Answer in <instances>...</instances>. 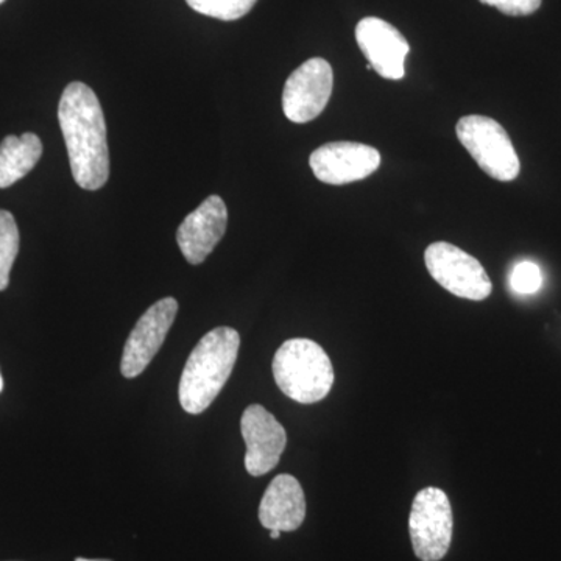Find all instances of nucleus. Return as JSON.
<instances>
[{"label": "nucleus", "mask_w": 561, "mask_h": 561, "mask_svg": "<svg viewBox=\"0 0 561 561\" xmlns=\"http://www.w3.org/2000/svg\"><path fill=\"white\" fill-rule=\"evenodd\" d=\"M58 121L70 171L81 190L98 191L110 179V150L101 102L88 84L73 81L62 91Z\"/></svg>", "instance_id": "1"}, {"label": "nucleus", "mask_w": 561, "mask_h": 561, "mask_svg": "<svg viewBox=\"0 0 561 561\" xmlns=\"http://www.w3.org/2000/svg\"><path fill=\"white\" fill-rule=\"evenodd\" d=\"M241 335L232 328L208 332L192 351L180 379V404L191 415H201L219 397L238 360Z\"/></svg>", "instance_id": "2"}, {"label": "nucleus", "mask_w": 561, "mask_h": 561, "mask_svg": "<svg viewBox=\"0 0 561 561\" xmlns=\"http://www.w3.org/2000/svg\"><path fill=\"white\" fill-rule=\"evenodd\" d=\"M272 368L279 390L300 404L324 400L334 383L330 356L309 339L284 342L273 357Z\"/></svg>", "instance_id": "3"}, {"label": "nucleus", "mask_w": 561, "mask_h": 561, "mask_svg": "<svg viewBox=\"0 0 561 561\" xmlns=\"http://www.w3.org/2000/svg\"><path fill=\"white\" fill-rule=\"evenodd\" d=\"M456 133L461 146L491 179L502 183L518 179L522 162L500 122L471 114L457 122Z\"/></svg>", "instance_id": "4"}, {"label": "nucleus", "mask_w": 561, "mask_h": 561, "mask_svg": "<svg viewBox=\"0 0 561 561\" xmlns=\"http://www.w3.org/2000/svg\"><path fill=\"white\" fill-rule=\"evenodd\" d=\"M453 507L448 494L437 486L416 493L409 516L413 552L421 561L445 559L453 541Z\"/></svg>", "instance_id": "5"}, {"label": "nucleus", "mask_w": 561, "mask_h": 561, "mask_svg": "<svg viewBox=\"0 0 561 561\" xmlns=\"http://www.w3.org/2000/svg\"><path fill=\"white\" fill-rule=\"evenodd\" d=\"M424 262L432 278L456 297L482 301L493 290L489 273L481 262L453 243H431L424 253Z\"/></svg>", "instance_id": "6"}, {"label": "nucleus", "mask_w": 561, "mask_h": 561, "mask_svg": "<svg viewBox=\"0 0 561 561\" xmlns=\"http://www.w3.org/2000/svg\"><path fill=\"white\" fill-rule=\"evenodd\" d=\"M334 88V70L324 58H311L295 69L284 84L283 110L287 119L306 124L327 108Z\"/></svg>", "instance_id": "7"}, {"label": "nucleus", "mask_w": 561, "mask_h": 561, "mask_svg": "<svg viewBox=\"0 0 561 561\" xmlns=\"http://www.w3.org/2000/svg\"><path fill=\"white\" fill-rule=\"evenodd\" d=\"M179 312V302L168 297L154 302L133 328L122 354L121 371L127 379L138 378L157 356Z\"/></svg>", "instance_id": "8"}, {"label": "nucleus", "mask_w": 561, "mask_h": 561, "mask_svg": "<svg viewBox=\"0 0 561 561\" xmlns=\"http://www.w3.org/2000/svg\"><path fill=\"white\" fill-rule=\"evenodd\" d=\"M313 175L321 183L342 186L367 179L381 165V153L359 142H330L309 158Z\"/></svg>", "instance_id": "9"}, {"label": "nucleus", "mask_w": 561, "mask_h": 561, "mask_svg": "<svg viewBox=\"0 0 561 561\" xmlns=\"http://www.w3.org/2000/svg\"><path fill=\"white\" fill-rule=\"evenodd\" d=\"M241 432L247 445L245 470L249 474L260 478L275 470L287 446L283 424L267 409L253 404L243 412Z\"/></svg>", "instance_id": "10"}, {"label": "nucleus", "mask_w": 561, "mask_h": 561, "mask_svg": "<svg viewBox=\"0 0 561 561\" xmlns=\"http://www.w3.org/2000/svg\"><path fill=\"white\" fill-rule=\"evenodd\" d=\"M356 39L375 72L387 80H401L404 77L405 58L411 46L390 22L379 18H364L357 24Z\"/></svg>", "instance_id": "11"}, {"label": "nucleus", "mask_w": 561, "mask_h": 561, "mask_svg": "<svg viewBox=\"0 0 561 561\" xmlns=\"http://www.w3.org/2000/svg\"><path fill=\"white\" fill-rule=\"evenodd\" d=\"M228 210L219 195H210L180 225L176 242L192 265H201L224 239Z\"/></svg>", "instance_id": "12"}, {"label": "nucleus", "mask_w": 561, "mask_h": 561, "mask_svg": "<svg viewBox=\"0 0 561 561\" xmlns=\"http://www.w3.org/2000/svg\"><path fill=\"white\" fill-rule=\"evenodd\" d=\"M306 518V496L301 483L290 474H279L265 490L260 522L265 529L295 531Z\"/></svg>", "instance_id": "13"}, {"label": "nucleus", "mask_w": 561, "mask_h": 561, "mask_svg": "<svg viewBox=\"0 0 561 561\" xmlns=\"http://www.w3.org/2000/svg\"><path fill=\"white\" fill-rule=\"evenodd\" d=\"M43 157V142L35 133L10 135L0 144V190L13 186L36 168Z\"/></svg>", "instance_id": "14"}, {"label": "nucleus", "mask_w": 561, "mask_h": 561, "mask_svg": "<svg viewBox=\"0 0 561 561\" xmlns=\"http://www.w3.org/2000/svg\"><path fill=\"white\" fill-rule=\"evenodd\" d=\"M20 230L9 210L0 209V291L10 284V273L20 253Z\"/></svg>", "instance_id": "15"}, {"label": "nucleus", "mask_w": 561, "mask_h": 561, "mask_svg": "<svg viewBox=\"0 0 561 561\" xmlns=\"http://www.w3.org/2000/svg\"><path fill=\"white\" fill-rule=\"evenodd\" d=\"M197 13L220 21H238L247 16L257 0H186Z\"/></svg>", "instance_id": "16"}, {"label": "nucleus", "mask_w": 561, "mask_h": 561, "mask_svg": "<svg viewBox=\"0 0 561 561\" xmlns=\"http://www.w3.org/2000/svg\"><path fill=\"white\" fill-rule=\"evenodd\" d=\"M511 286L519 295L537 294L542 286L540 265L531 261L518 262L512 271Z\"/></svg>", "instance_id": "17"}, {"label": "nucleus", "mask_w": 561, "mask_h": 561, "mask_svg": "<svg viewBox=\"0 0 561 561\" xmlns=\"http://www.w3.org/2000/svg\"><path fill=\"white\" fill-rule=\"evenodd\" d=\"M479 2L494 7L507 16H529L540 9L542 0H479Z\"/></svg>", "instance_id": "18"}, {"label": "nucleus", "mask_w": 561, "mask_h": 561, "mask_svg": "<svg viewBox=\"0 0 561 561\" xmlns=\"http://www.w3.org/2000/svg\"><path fill=\"white\" fill-rule=\"evenodd\" d=\"M280 534H283V531L271 530V538H272V540H278V538L280 537Z\"/></svg>", "instance_id": "19"}, {"label": "nucleus", "mask_w": 561, "mask_h": 561, "mask_svg": "<svg viewBox=\"0 0 561 561\" xmlns=\"http://www.w3.org/2000/svg\"><path fill=\"white\" fill-rule=\"evenodd\" d=\"M76 561H113V560H108V559H81V557H79V559H76Z\"/></svg>", "instance_id": "20"}, {"label": "nucleus", "mask_w": 561, "mask_h": 561, "mask_svg": "<svg viewBox=\"0 0 561 561\" xmlns=\"http://www.w3.org/2000/svg\"><path fill=\"white\" fill-rule=\"evenodd\" d=\"M2 390H3V379H2V375H0V393H2Z\"/></svg>", "instance_id": "21"}, {"label": "nucleus", "mask_w": 561, "mask_h": 561, "mask_svg": "<svg viewBox=\"0 0 561 561\" xmlns=\"http://www.w3.org/2000/svg\"><path fill=\"white\" fill-rule=\"evenodd\" d=\"M3 2H5V0H0V3H3Z\"/></svg>", "instance_id": "22"}]
</instances>
